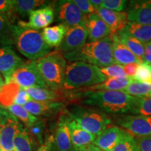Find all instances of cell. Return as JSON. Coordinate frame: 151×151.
Listing matches in <instances>:
<instances>
[{"label":"cell","mask_w":151,"mask_h":151,"mask_svg":"<svg viewBox=\"0 0 151 151\" xmlns=\"http://www.w3.org/2000/svg\"><path fill=\"white\" fill-rule=\"evenodd\" d=\"M68 115H62L56 127L55 143L57 151H69L72 148L70 134L68 129Z\"/></svg>","instance_id":"d6986e66"},{"label":"cell","mask_w":151,"mask_h":151,"mask_svg":"<svg viewBox=\"0 0 151 151\" xmlns=\"http://www.w3.org/2000/svg\"><path fill=\"white\" fill-rule=\"evenodd\" d=\"M23 107L35 116H50L61 111L64 109V104L60 101H37L32 99Z\"/></svg>","instance_id":"2e32d148"},{"label":"cell","mask_w":151,"mask_h":151,"mask_svg":"<svg viewBox=\"0 0 151 151\" xmlns=\"http://www.w3.org/2000/svg\"><path fill=\"white\" fill-rule=\"evenodd\" d=\"M21 87L18 83L10 81L1 87L0 89V104L2 106L9 107L14 104V101Z\"/></svg>","instance_id":"484cf974"},{"label":"cell","mask_w":151,"mask_h":151,"mask_svg":"<svg viewBox=\"0 0 151 151\" xmlns=\"http://www.w3.org/2000/svg\"><path fill=\"white\" fill-rule=\"evenodd\" d=\"M73 1L78 7L81 12L85 15L93 14L96 12L95 9L90 3V0H73Z\"/></svg>","instance_id":"74e56055"},{"label":"cell","mask_w":151,"mask_h":151,"mask_svg":"<svg viewBox=\"0 0 151 151\" xmlns=\"http://www.w3.org/2000/svg\"><path fill=\"white\" fill-rule=\"evenodd\" d=\"M134 80L133 77H124V78H109L102 83L89 87L82 89L81 92L97 91V90H111V91H121L125 89L132 83Z\"/></svg>","instance_id":"44dd1931"},{"label":"cell","mask_w":151,"mask_h":151,"mask_svg":"<svg viewBox=\"0 0 151 151\" xmlns=\"http://www.w3.org/2000/svg\"><path fill=\"white\" fill-rule=\"evenodd\" d=\"M87 151H103L102 150L95 146L93 144H90L89 146H87Z\"/></svg>","instance_id":"bcb514c9"},{"label":"cell","mask_w":151,"mask_h":151,"mask_svg":"<svg viewBox=\"0 0 151 151\" xmlns=\"http://www.w3.org/2000/svg\"><path fill=\"white\" fill-rule=\"evenodd\" d=\"M27 132L32 137V139L35 141L37 143L43 144L44 142V131H45V122L43 120H38L35 123L32 124L29 127L27 128Z\"/></svg>","instance_id":"836d02e7"},{"label":"cell","mask_w":151,"mask_h":151,"mask_svg":"<svg viewBox=\"0 0 151 151\" xmlns=\"http://www.w3.org/2000/svg\"><path fill=\"white\" fill-rule=\"evenodd\" d=\"M106 79L99 67L83 62H69L66 68L62 88L66 90L85 89L102 83Z\"/></svg>","instance_id":"3957f363"},{"label":"cell","mask_w":151,"mask_h":151,"mask_svg":"<svg viewBox=\"0 0 151 151\" xmlns=\"http://www.w3.org/2000/svg\"><path fill=\"white\" fill-rule=\"evenodd\" d=\"M55 10L51 5H46L32 11L29 15V21L18 22L20 27L39 30L46 28L53 22Z\"/></svg>","instance_id":"7c38bea8"},{"label":"cell","mask_w":151,"mask_h":151,"mask_svg":"<svg viewBox=\"0 0 151 151\" xmlns=\"http://www.w3.org/2000/svg\"><path fill=\"white\" fill-rule=\"evenodd\" d=\"M31 100H32V99L29 94L27 93L25 90H24V88H21L20 90H19L16 99H15L14 104L23 106L24 105H25L26 104L29 102Z\"/></svg>","instance_id":"ab89813d"},{"label":"cell","mask_w":151,"mask_h":151,"mask_svg":"<svg viewBox=\"0 0 151 151\" xmlns=\"http://www.w3.org/2000/svg\"><path fill=\"white\" fill-rule=\"evenodd\" d=\"M69 151H87V146L85 147H74L72 146V148Z\"/></svg>","instance_id":"7dc6e473"},{"label":"cell","mask_w":151,"mask_h":151,"mask_svg":"<svg viewBox=\"0 0 151 151\" xmlns=\"http://www.w3.org/2000/svg\"><path fill=\"white\" fill-rule=\"evenodd\" d=\"M143 62L151 65V41L146 43L144 46Z\"/></svg>","instance_id":"ee69618b"},{"label":"cell","mask_w":151,"mask_h":151,"mask_svg":"<svg viewBox=\"0 0 151 151\" xmlns=\"http://www.w3.org/2000/svg\"><path fill=\"white\" fill-rule=\"evenodd\" d=\"M56 11L58 20L67 28L86 25V15L81 12L73 0L59 1Z\"/></svg>","instance_id":"9c48e42d"},{"label":"cell","mask_w":151,"mask_h":151,"mask_svg":"<svg viewBox=\"0 0 151 151\" xmlns=\"http://www.w3.org/2000/svg\"><path fill=\"white\" fill-rule=\"evenodd\" d=\"M83 104L96 107L109 114L120 115L130 113L137 97L122 91L97 90L78 93Z\"/></svg>","instance_id":"6da1fadb"},{"label":"cell","mask_w":151,"mask_h":151,"mask_svg":"<svg viewBox=\"0 0 151 151\" xmlns=\"http://www.w3.org/2000/svg\"><path fill=\"white\" fill-rule=\"evenodd\" d=\"M101 72L109 78H124L127 77L124 71L123 66L114 64L109 67L99 68Z\"/></svg>","instance_id":"d590c367"},{"label":"cell","mask_w":151,"mask_h":151,"mask_svg":"<svg viewBox=\"0 0 151 151\" xmlns=\"http://www.w3.org/2000/svg\"><path fill=\"white\" fill-rule=\"evenodd\" d=\"M35 141L30 136L27 128L18 127L14 139V149L16 151H34L36 146Z\"/></svg>","instance_id":"d4e9b609"},{"label":"cell","mask_w":151,"mask_h":151,"mask_svg":"<svg viewBox=\"0 0 151 151\" xmlns=\"http://www.w3.org/2000/svg\"><path fill=\"white\" fill-rule=\"evenodd\" d=\"M55 149V137L52 135H50L45 139L43 144H41L36 151H54Z\"/></svg>","instance_id":"60d3db41"},{"label":"cell","mask_w":151,"mask_h":151,"mask_svg":"<svg viewBox=\"0 0 151 151\" xmlns=\"http://www.w3.org/2000/svg\"><path fill=\"white\" fill-rule=\"evenodd\" d=\"M64 57L69 62H83L101 68L116 64L113 56L111 37L86 43L78 50L64 54Z\"/></svg>","instance_id":"7a4b0ae2"},{"label":"cell","mask_w":151,"mask_h":151,"mask_svg":"<svg viewBox=\"0 0 151 151\" xmlns=\"http://www.w3.org/2000/svg\"><path fill=\"white\" fill-rule=\"evenodd\" d=\"M116 123L137 137L151 135V116L141 115H120L116 118Z\"/></svg>","instance_id":"ba28073f"},{"label":"cell","mask_w":151,"mask_h":151,"mask_svg":"<svg viewBox=\"0 0 151 151\" xmlns=\"http://www.w3.org/2000/svg\"><path fill=\"white\" fill-rule=\"evenodd\" d=\"M6 109L11 114L14 115L18 120H20L25 125L26 128L29 127L32 124H33L36 122H37L38 120H39V118H37V116H33L32 114L28 112L22 106L12 104L10 106L6 107Z\"/></svg>","instance_id":"f546056e"},{"label":"cell","mask_w":151,"mask_h":151,"mask_svg":"<svg viewBox=\"0 0 151 151\" xmlns=\"http://www.w3.org/2000/svg\"><path fill=\"white\" fill-rule=\"evenodd\" d=\"M137 144L140 151H151V135L148 137H137Z\"/></svg>","instance_id":"b9f144b4"},{"label":"cell","mask_w":151,"mask_h":151,"mask_svg":"<svg viewBox=\"0 0 151 151\" xmlns=\"http://www.w3.org/2000/svg\"><path fill=\"white\" fill-rule=\"evenodd\" d=\"M122 30L144 44L151 41V25L129 21Z\"/></svg>","instance_id":"603a6c76"},{"label":"cell","mask_w":151,"mask_h":151,"mask_svg":"<svg viewBox=\"0 0 151 151\" xmlns=\"http://www.w3.org/2000/svg\"><path fill=\"white\" fill-rule=\"evenodd\" d=\"M14 12V0H0V14L6 15L11 20Z\"/></svg>","instance_id":"f35d334b"},{"label":"cell","mask_w":151,"mask_h":151,"mask_svg":"<svg viewBox=\"0 0 151 151\" xmlns=\"http://www.w3.org/2000/svg\"><path fill=\"white\" fill-rule=\"evenodd\" d=\"M124 133V130L116 126L107 127L101 134L97 137L93 145L103 151H111Z\"/></svg>","instance_id":"e0dca14e"},{"label":"cell","mask_w":151,"mask_h":151,"mask_svg":"<svg viewBox=\"0 0 151 151\" xmlns=\"http://www.w3.org/2000/svg\"><path fill=\"white\" fill-rule=\"evenodd\" d=\"M33 100L37 101H58L60 99L59 91H54L48 88H24Z\"/></svg>","instance_id":"4316f807"},{"label":"cell","mask_w":151,"mask_h":151,"mask_svg":"<svg viewBox=\"0 0 151 151\" xmlns=\"http://www.w3.org/2000/svg\"><path fill=\"white\" fill-rule=\"evenodd\" d=\"M139 65V64L132 63V64H129V65H126L123 66L124 71L126 74H127V76H129V77L134 76Z\"/></svg>","instance_id":"7bdbcfd3"},{"label":"cell","mask_w":151,"mask_h":151,"mask_svg":"<svg viewBox=\"0 0 151 151\" xmlns=\"http://www.w3.org/2000/svg\"><path fill=\"white\" fill-rule=\"evenodd\" d=\"M88 38L86 25L67 28L63 41L58 48V51L66 54L78 50L86 43Z\"/></svg>","instance_id":"30bf717a"},{"label":"cell","mask_w":151,"mask_h":151,"mask_svg":"<svg viewBox=\"0 0 151 151\" xmlns=\"http://www.w3.org/2000/svg\"><path fill=\"white\" fill-rule=\"evenodd\" d=\"M86 27L90 41L101 40L111 37V31L108 25L96 12L86 15Z\"/></svg>","instance_id":"5bb4252c"},{"label":"cell","mask_w":151,"mask_h":151,"mask_svg":"<svg viewBox=\"0 0 151 151\" xmlns=\"http://www.w3.org/2000/svg\"><path fill=\"white\" fill-rule=\"evenodd\" d=\"M111 151H140L137 140L129 132H126L116 146Z\"/></svg>","instance_id":"1f68e13d"},{"label":"cell","mask_w":151,"mask_h":151,"mask_svg":"<svg viewBox=\"0 0 151 151\" xmlns=\"http://www.w3.org/2000/svg\"><path fill=\"white\" fill-rule=\"evenodd\" d=\"M129 114L151 116V98L140 99L137 97L136 102Z\"/></svg>","instance_id":"d6a6232c"},{"label":"cell","mask_w":151,"mask_h":151,"mask_svg":"<svg viewBox=\"0 0 151 151\" xmlns=\"http://www.w3.org/2000/svg\"><path fill=\"white\" fill-rule=\"evenodd\" d=\"M13 40L19 52L32 61L40 59L50 52V48L39 30L14 25Z\"/></svg>","instance_id":"277c9868"},{"label":"cell","mask_w":151,"mask_h":151,"mask_svg":"<svg viewBox=\"0 0 151 151\" xmlns=\"http://www.w3.org/2000/svg\"><path fill=\"white\" fill-rule=\"evenodd\" d=\"M128 1L126 0H103L101 8L122 12L127 8Z\"/></svg>","instance_id":"8d00e7d4"},{"label":"cell","mask_w":151,"mask_h":151,"mask_svg":"<svg viewBox=\"0 0 151 151\" xmlns=\"http://www.w3.org/2000/svg\"><path fill=\"white\" fill-rule=\"evenodd\" d=\"M134 80L140 83H151V65L142 63L139 64Z\"/></svg>","instance_id":"e575fe53"},{"label":"cell","mask_w":151,"mask_h":151,"mask_svg":"<svg viewBox=\"0 0 151 151\" xmlns=\"http://www.w3.org/2000/svg\"><path fill=\"white\" fill-rule=\"evenodd\" d=\"M36 65L48 89L60 91L63 88L67 60L61 52H49L36 60Z\"/></svg>","instance_id":"5b68a950"},{"label":"cell","mask_w":151,"mask_h":151,"mask_svg":"<svg viewBox=\"0 0 151 151\" xmlns=\"http://www.w3.org/2000/svg\"><path fill=\"white\" fill-rule=\"evenodd\" d=\"M0 129H1V122H0Z\"/></svg>","instance_id":"681fc988"},{"label":"cell","mask_w":151,"mask_h":151,"mask_svg":"<svg viewBox=\"0 0 151 151\" xmlns=\"http://www.w3.org/2000/svg\"><path fill=\"white\" fill-rule=\"evenodd\" d=\"M90 3L93 6V7L97 11L101 8V4L103 3V0H90Z\"/></svg>","instance_id":"f6af8a7d"},{"label":"cell","mask_w":151,"mask_h":151,"mask_svg":"<svg viewBox=\"0 0 151 151\" xmlns=\"http://www.w3.org/2000/svg\"><path fill=\"white\" fill-rule=\"evenodd\" d=\"M68 115L82 129L96 137L101 134L111 122L110 117L96 107L75 106Z\"/></svg>","instance_id":"8992f818"},{"label":"cell","mask_w":151,"mask_h":151,"mask_svg":"<svg viewBox=\"0 0 151 151\" xmlns=\"http://www.w3.org/2000/svg\"><path fill=\"white\" fill-rule=\"evenodd\" d=\"M14 27L11 19L4 14H0V41L1 43H14Z\"/></svg>","instance_id":"4dcf8cb0"},{"label":"cell","mask_w":151,"mask_h":151,"mask_svg":"<svg viewBox=\"0 0 151 151\" xmlns=\"http://www.w3.org/2000/svg\"><path fill=\"white\" fill-rule=\"evenodd\" d=\"M126 13L129 22L151 25V0L130 1Z\"/></svg>","instance_id":"4fadbf2b"},{"label":"cell","mask_w":151,"mask_h":151,"mask_svg":"<svg viewBox=\"0 0 151 151\" xmlns=\"http://www.w3.org/2000/svg\"><path fill=\"white\" fill-rule=\"evenodd\" d=\"M96 13L108 25L111 31V36L124 29L129 22L126 12H118L100 8L96 11Z\"/></svg>","instance_id":"9a60e30c"},{"label":"cell","mask_w":151,"mask_h":151,"mask_svg":"<svg viewBox=\"0 0 151 151\" xmlns=\"http://www.w3.org/2000/svg\"><path fill=\"white\" fill-rule=\"evenodd\" d=\"M121 91L132 97L140 99H150L151 83H140L134 81Z\"/></svg>","instance_id":"f1b7e54d"},{"label":"cell","mask_w":151,"mask_h":151,"mask_svg":"<svg viewBox=\"0 0 151 151\" xmlns=\"http://www.w3.org/2000/svg\"><path fill=\"white\" fill-rule=\"evenodd\" d=\"M67 27L62 24L47 27L41 32L43 39L50 48L59 47L67 33Z\"/></svg>","instance_id":"7402d4cb"},{"label":"cell","mask_w":151,"mask_h":151,"mask_svg":"<svg viewBox=\"0 0 151 151\" xmlns=\"http://www.w3.org/2000/svg\"><path fill=\"white\" fill-rule=\"evenodd\" d=\"M10 81L16 83L22 88H47L44 81L38 70L36 61L32 60L25 62L22 67L16 69L11 76Z\"/></svg>","instance_id":"52a82bcc"},{"label":"cell","mask_w":151,"mask_h":151,"mask_svg":"<svg viewBox=\"0 0 151 151\" xmlns=\"http://www.w3.org/2000/svg\"><path fill=\"white\" fill-rule=\"evenodd\" d=\"M24 63L11 46H0V73L4 78L5 83L10 81L13 73Z\"/></svg>","instance_id":"8fae6325"},{"label":"cell","mask_w":151,"mask_h":151,"mask_svg":"<svg viewBox=\"0 0 151 151\" xmlns=\"http://www.w3.org/2000/svg\"><path fill=\"white\" fill-rule=\"evenodd\" d=\"M113 41V56L117 65H129L132 63H142L127 47L118 40L116 35L111 36Z\"/></svg>","instance_id":"ffe728a7"},{"label":"cell","mask_w":151,"mask_h":151,"mask_svg":"<svg viewBox=\"0 0 151 151\" xmlns=\"http://www.w3.org/2000/svg\"><path fill=\"white\" fill-rule=\"evenodd\" d=\"M47 1L43 0H14V9L22 16H29L32 11L46 6Z\"/></svg>","instance_id":"83f0119b"},{"label":"cell","mask_w":151,"mask_h":151,"mask_svg":"<svg viewBox=\"0 0 151 151\" xmlns=\"http://www.w3.org/2000/svg\"><path fill=\"white\" fill-rule=\"evenodd\" d=\"M0 151H1V147H0Z\"/></svg>","instance_id":"f907efd6"},{"label":"cell","mask_w":151,"mask_h":151,"mask_svg":"<svg viewBox=\"0 0 151 151\" xmlns=\"http://www.w3.org/2000/svg\"><path fill=\"white\" fill-rule=\"evenodd\" d=\"M68 116L69 119H68L67 126L73 146L85 147L93 143L97 137L82 129L76 121L69 117V115Z\"/></svg>","instance_id":"ac0fdd59"},{"label":"cell","mask_w":151,"mask_h":151,"mask_svg":"<svg viewBox=\"0 0 151 151\" xmlns=\"http://www.w3.org/2000/svg\"><path fill=\"white\" fill-rule=\"evenodd\" d=\"M4 81L1 74H0V89H1V88L4 86Z\"/></svg>","instance_id":"c3c4849f"},{"label":"cell","mask_w":151,"mask_h":151,"mask_svg":"<svg viewBox=\"0 0 151 151\" xmlns=\"http://www.w3.org/2000/svg\"><path fill=\"white\" fill-rule=\"evenodd\" d=\"M118 37V40L124 44L132 53L137 56L141 62H143V54H144L145 44L141 41L138 40L135 38L131 37L123 30L115 34Z\"/></svg>","instance_id":"cb8c5ba5"}]
</instances>
